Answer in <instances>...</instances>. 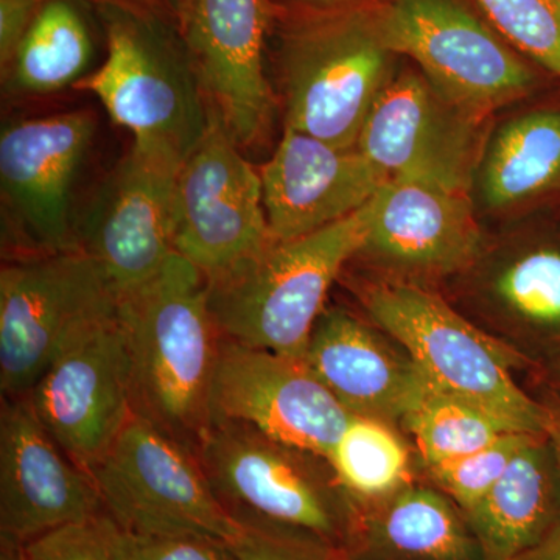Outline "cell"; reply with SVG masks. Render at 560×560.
<instances>
[{"label":"cell","mask_w":560,"mask_h":560,"mask_svg":"<svg viewBox=\"0 0 560 560\" xmlns=\"http://www.w3.org/2000/svg\"><path fill=\"white\" fill-rule=\"evenodd\" d=\"M44 0H0V65L2 70L9 66L14 51Z\"/></svg>","instance_id":"d6a6232c"},{"label":"cell","mask_w":560,"mask_h":560,"mask_svg":"<svg viewBox=\"0 0 560 560\" xmlns=\"http://www.w3.org/2000/svg\"><path fill=\"white\" fill-rule=\"evenodd\" d=\"M0 560H31L25 545L11 540H0Z\"/></svg>","instance_id":"8d00e7d4"},{"label":"cell","mask_w":560,"mask_h":560,"mask_svg":"<svg viewBox=\"0 0 560 560\" xmlns=\"http://www.w3.org/2000/svg\"><path fill=\"white\" fill-rule=\"evenodd\" d=\"M481 560H515L560 525V467L548 434H534L503 477L464 512Z\"/></svg>","instance_id":"603a6c76"},{"label":"cell","mask_w":560,"mask_h":560,"mask_svg":"<svg viewBox=\"0 0 560 560\" xmlns=\"http://www.w3.org/2000/svg\"><path fill=\"white\" fill-rule=\"evenodd\" d=\"M560 186V110L504 121L486 140L471 191L482 208L508 212Z\"/></svg>","instance_id":"cb8c5ba5"},{"label":"cell","mask_w":560,"mask_h":560,"mask_svg":"<svg viewBox=\"0 0 560 560\" xmlns=\"http://www.w3.org/2000/svg\"><path fill=\"white\" fill-rule=\"evenodd\" d=\"M90 475L105 511L132 537L230 541L241 529L197 455L135 411Z\"/></svg>","instance_id":"ba28073f"},{"label":"cell","mask_w":560,"mask_h":560,"mask_svg":"<svg viewBox=\"0 0 560 560\" xmlns=\"http://www.w3.org/2000/svg\"><path fill=\"white\" fill-rule=\"evenodd\" d=\"M401 433L382 420L350 419L327 459L353 506L388 499L416 481L410 448Z\"/></svg>","instance_id":"484cf974"},{"label":"cell","mask_w":560,"mask_h":560,"mask_svg":"<svg viewBox=\"0 0 560 560\" xmlns=\"http://www.w3.org/2000/svg\"><path fill=\"white\" fill-rule=\"evenodd\" d=\"M212 420H237L329 458L352 415L304 360L223 338L210 390Z\"/></svg>","instance_id":"e0dca14e"},{"label":"cell","mask_w":560,"mask_h":560,"mask_svg":"<svg viewBox=\"0 0 560 560\" xmlns=\"http://www.w3.org/2000/svg\"><path fill=\"white\" fill-rule=\"evenodd\" d=\"M119 307L97 264L81 249L7 260L0 271V388L27 397L66 341Z\"/></svg>","instance_id":"9c48e42d"},{"label":"cell","mask_w":560,"mask_h":560,"mask_svg":"<svg viewBox=\"0 0 560 560\" xmlns=\"http://www.w3.org/2000/svg\"><path fill=\"white\" fill-rule=\"evenodd\" d=\"M238 149L212 109L208 130L180 165L173 250L206 278L272 241L260 173Z\"/></svg>","instance_id":"7c38bea8"},{"label":"cell","mask_w":560,"mask_h":560,"mask_svg":"<svg viewBox=\"0 0 560 560\" xmlns=\"http://www.w3.org/2000/svg\"><path fill=\"white\" fill-rule=\"evenodd\" d=\"M197 458L234 518L300 529L346 547L353 504L329 459L237 420L215 419Z\"/></svg>","instance_id":"8992f818"},{"label":"cell","mask_w":560,"mask_h":560,"mask_svg":"<svg viewBox=\"0 0 560 560\" xmlns=\"http://www.w3.org/2000/svg\"><path fill=\"white\" fill-rule=\"evenodd\" d=\"M311 9H327V7L348 5V3L360 2V0H300Z\"/></svg>","instance_id":"74e56055"},{"label":"cell","mask_w":560,"mask_h":560,"mask_svg":"<svg viewBox=\"0 0 560 560\" xmlns=\"http://www.w3.org/2000/svg\"><path fill=\"white\" fill-rule=\"evenodd\" d=\"M105 512L91 475L40 422L28 397L0 415V540L28 544Z\"/></svg>","instance_id":"ac0fdd59"},{"label":"cell","mask_w":560,"mask_h":560,"mask_svg":"<svg viewBox=\"0 0 560 560\" xmlns=\"http://www.w3.org/2000/svg\"><path fill=\"white\" fill-rule=\"evenodd\" d=\"M371 202L304 237L272 238L228 270L206 278L210 313L221 337L304 360L331 285L366 241Z\"/></svg>","instance_id":"7a4b0ae2"},{"label":"cell","mask_w":560,"mask_h":560,"mask_svg":"<svg viewBox=\"0 0 560 560\" xmlns=\"http://www.w3.org/2000/svg\"><path fill=\"white\" fill-rule=\"evenodd\" d=\"M518 54L560 79V0H475Z\"/></svg>","instance_id":"83f0119b"},{"label":"cell","mask_w":560,"mask_h":560,"mask_svg":"<svg viewBox=\"0 0 560 560\" xmlns=\"http://www.w3.org/2000/svg\"><path fill=\"white\" fill-rule=\"evenodd\" d=\"M31 560H130L131 536L108 512L25 544Z\"/></svg>","instance_id":"f546056e"},{"label":"cell","mask_w":560,"mask_h":560,"mask_svg":"<svg viewBox=\"0 0 560 560\" xmlns=\"http://www.w3.org/2000/svg\"><path fill=\"white\" fill-rule=\"evenodd\" d=\"M307 9L280 36L285 127L353 149L397 55L383 38L381 7Z\"/></svg>","instance_id":"277c9868"},{"label":"cell","mask_w":560,"mask_h":560,"mask_svg":"<svg viewBox=\"0 0 560 560\" xmlns=\"http://www.w3.org/2000/svg\"><path fill=\"white\" fill-rule=\"evenodd\" d=\"M131 359L132 411L197 455L212 422L221 337L208 279L172 254L150 282L119 300Z\"/></svg>","instance_id":"6da1fadb"},{"label":"cell","mask_w":560,"mask_h":560,"mask_svg":"<svg viewBox=\"0 0 560 560\" xmlns=\"http://www.w3.org/2000/svg\"><path fill=\"white\" fill-rule=\"evenodd\" d=\"M368 318L407 349L442 393L469 401L522 433L548 434L551 411L514 378L528 360L481 329L431 287L377 278L353 282Z\"/></svg>","instance_id":"3957f363"},{"label":"cell","mask_w":560,"mask_h":560,"mask_svg":"<svg viewBox=\"0 0 560 560\" xmlns=\"http://www.w3.org/2000/svg\"><path fill=\"white\" fill-rule=\"evenodd\" d=\"M95 127L91 113L72 110L3 128L0 191L20 256L79 249L70 201Z\"/></svg>","instance_id":"5bb4252c"},{"label":"cell","mask_w":560,"mask_h":560,"mask_svg":"<svg viewBox=\"0 0 560 560\" xmlns=\"http://www.w3.org/2000/svg\"><path fill=\"white\" fill-rule=\"evenodd\" d=\"M259 173L275 241H293L348 219L389 180L357 147L341 149L289 127Z\"/></svg>","instance_id":"d6986e66"},{"label":"cell","mask_w":560,"mask_h":560,"mask_svg":"<svg viewBox=\"0 0 560 560\" xmlns=\"http://www.w3.org/2000/svg\"><path fill=\"white\" fill-rule=\"evenodd\" d=\"M485 249L471 191L389 179L372 198L366 241L355 259L374 278L431 287L469 271Z\"/></svg>","instance_id":"4fadbf2b"},{"label":"cell","mask_w":560,"mask_h":560,"mask_svg":"<svg viewBox=\"0 0 560 560\" xmlns=\"http://www.w3.org/2000/svg\"><path fill=\"white\" fill-rule=\"evenodd\" d=\"M304 361L350 415L399 430L429 385L396 338L341 307L319 316Z\"/></svg>","instance_id":"44dd1931"},{"label":"cell","mask_w":560,"mask_h":560,"mask_svg":"<svg viewBox=\"0 0 560 560\" xmlns=\"http://www.w3.org/2000/svg\"><path fill=\"white\" fill-rule=\"evenodd\" d=\"M350 560H481L464 512L429 482L353 506Z\"/></svg>","instance_id":"7402d4cb"},{"label":"cell","mask_w":560,"mask_h":560,"mask_svg":"<svg viewBox=\"0 0 560 560\" xmlns=\"http://www.w3.org/2000/svg\"><path fill=\"white\" fill-rule=\"evenodd\" d=\"M547 370L552 375V378H555L556 385L560 388V360L555 361L550 366H547Z\"/></svg>","instance_id":"f35d334b"},{"label":"cell","mask_w":560,"mask_h":560,"mask_svg":"<svg viewBox=\"0 0 560 560\" xmlns=\"http://www.w3.org/2000/svg\"><path fill=\"white\" fill-rule=\"evenodd\" d=\"M130 560H238L230 544L208 536L132 537Z\"/></svg>","instance_id":"1f68e13d"},{"label":"cell","mask_w":560,"mask_h":560,"mask_svg":"<svg viewBox=\"0 0 560 560\" xmlns=\"http://www.w3.org/2000/svg\"><path fill=\"white\" fill-rule=\"evenodd\" d=\"M515 560H560V525L536 547Z\"/></svg>","instance_id":"e575fe53"},{"label":"cell","mask_w":560,"mask_h":560,"mask_svg":"<svg viewBox=\"0 0 560 560\" xmlns=\"http://www.w3.org/2000/svg\"><path fill=\"white\" fill-rule=\"evenodd\" d=\"M241 529L228 544L238 560H350L346 548L313 534L256 518H235Z\"/></svg>","instance_id":"4dcf8cb0"},{"label":"cell","mask_w":560,"mask_h":560,"mask_svg":"<svg viewBox=\"0 0 560 560\" xmlns=\"http://www.w3.org/2000/svg\"><path fill=\"white\" fill-rule=\"evenodd\" d=\"M27 397L62 451L90 474L132 415L130 348L119 307L77 330Z\"/></svg>","instance_id":"8fae6325"},{"label":"cell","mask_w":560,"mask_h":560,"mask_svg":"<svg viewBox=\"0 0 560 560\" xmlns=\"http://www.w3.org/2000/svg\"><path fill=\"white\" fill-rule=\"evenodd\" d=\"M533 436L534 433L512 431L481 451L445 463L420 466V469L429 485L466 512L503 477L511 460Z\"/></svg>","instance_id":"f1b7e54d"},{"label":"cell","mask_w":560,"mask_h":560,"mask_svg":"<svg viewBox=\"0 0 560 560\" xmlns=\"http://www.w3.org/2000/svg\"><path fill=\"white\" fill-rule=\"evenodd\" d=\"M98 7H120V9H131L139 11H149V13L160 14V16H173L176 0H91Z\"/></svg>","instance_id":"836d02e7"},{"label":"cell","mask_w":560,"mask_h":560,"mask_svg":"<svg viewBox=\"0 0 560 560\" xmlns=\"http://www.w3.org/2000/svg\"><path fill=\"white\" fill-rule=\"evenodd\" d=\"M183 162L172 151L132 142L75 224L79 249L101 267L119 300L150 282L175 254Z\"/></svg>","instance_id":"30bf717a"},{"label":"cell","mask_w":560,"mask_h":560,"mask_svg":"<svg viewBox=\"0 0 560 560\" xmlns=\"http://www.w3.org/2000/svg\"><path fill=\"white\" fill-rule=\"evenodd\" d=\"M90 27L72 0H44L13 58L2 70L11 92L46 95L75 86L92 60Z\"/></svg>","instance_id":"d4e9b609"},{"label":"cell","mask_w":560,"mask_h":560,"mask_svg":"<svg viewBox=\"0 0 560 560\" xmlns=\"http://www.w3.org/2000/svg\"><path fill=\"white\" fill-rule=\"evenodd\" d=\"M101 13L106 60L73 88L95 95L132 142L186 160L212 108L175 25L149 11L101 7Z\"/></svg>","instance_id":"5b68a950"},{"label":"cell","mask_w":560,"mask_h":560,"mask_svg":"<svg viewBox=\"0 0 560 560\" xmlns=\"http://www.w3.org/2000/svg\"><path fill=\"white\" fill-rule=\"evenodd\" d=\"M551 411V423L548 429V438H550L552 448H555L556 458H558L560 467V400L555 404H547Z\"/></svg>","instance_id":"d590c367"},{"label":"cell","mask_w":560,"mask_h":560,"mask_svg":"<svg viewBox=\"0 0 560 560\" xmlns=\"http://www.w3.org/2000/svg\"><path fill=\"white\" fill-rule=\"evenodd\" d=\"M271 0H176L172 22L208 98L238 147L270 130L275 97L264 69Z\"/></svg>","instance_id":"9a60e30c"},{"label":"cell","mask_w":560,"mask_h":560,"mask_svg":"<svg viewBox=\"0 0 560 560\" xmlns=\"http://www.w3.org/2000/svg\"><path fill=\"white\" fill-rule=\"evenodd\" d=\"M485 120L444 101L419 70L394 73L372 106L357 149L388 179L471 191Z\"/></svg>","instance_id":"2e32d148"},{"label":"cell","mask_w":560,"mask_h":560,"mask_svg":"<svg viewBox=\"0 0 560 560\" xmlns=\"http://www.w3.org/2000/svg\"><path fill=\"white\" fill-rule=\"evenodd\" d=\"M400 430L410 434L415 442L420 466L470 455L503 434L517 431L469 401L442 393L430 382L401 420Z\"/></svg>","instance_id":"4316f807"},{"label":"cell","mask_w":560,"mask_h":560,"mask_svg":"<svg viewBox=\"0 0 560 560\" xmlns=\"http://www.w3.org/2000/svg\"><path fill=\"white\" fill-rule=\"evenodd\" d=\"M466 280L467 312L481 329L540 366L560 360V245L485 249ZM466 313V312H463Z\"/></svg>","instance_id":"ffe728a7"},{"label":"cell","mask_w":560,"mask_h":560,"mask_svg":"<svg viewBox=\"0 0 560 560\" xmlns=\"http://www.w3.org/2000/svg\"><path fill=\"white\" fill-rule=\"evenodd\" d=\"M383 38L416 62L444 101L478 120L521 101L536 84L525 57L463 0H389Z\"/></svg>","instance_id":"52a82bcc"}]
</instances>
